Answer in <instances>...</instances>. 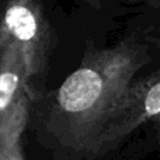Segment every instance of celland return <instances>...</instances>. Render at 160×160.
<instances>
[{
	"mask_svg": "<svg viewBox=\"0 0 160 160\" xmlns=\"http://www.w3.org/2000/svg\"><path fill=\"white\" fill-rule=\"evenodd\" d=\"M150 39L129 35L107 48H90L56 90L37 100L38 128L48 148L68 158L87 159L115 102L149 65Z\"/></svg>",
	"mask_w": 160,
	"mask_h": 160,
	"instance_id": "obj_1",
	"label": "cell"
},
{
	"mask_svg": "<svg viewBox=\"0 0 160 160\" xmlns=\"http://www.w3.org/2000/svg\"><path fill=\"white\" fill-rule=\"evenodd\" d=\"M7 47L21 53L38 98L56 48V34L45 16L42 0H0V49Z\"/></svg>",
	"mask_w": 160,
	"mask_h": 160,
	"instance_id": "obj_2",
	"label": "cell"
},
{
	"mask_svg": "<svg viewBox=\"0 0 160 160\" xmlns=\"http://www.w3.org/2000/svg\"><path fill=\"white\" fill-rule=\"evenodd\" d=\"M160 114V72L139 75L110 111L100 128L87 159L114 152L136 129Z\"/></svg>",
	"mask_w": 160,
	"mask_h": 160,
	"instance_id": "obj_3",
	"label": "cell"
},
{
	"mask_svg": "<svg viewBox=\"0 0 160 160\" xmlns=\"http://www.w3.org/2000/svg\"><path fill=\"white\" fill-rule=\"evenodd\" d=\"M37 96L21 53L13 47L0 49V146L10 149L21 141Z\"/></svg>",
	"mask_w": 160,
	"mask_h": 160,
	"instance_id": "obj_4",
	"label": "cell"
},
{
	"mask_svg": "<svg viewBox=\"0 0 160 160\" xmlns=\"http://www.w3.org/2000/svg\"><path fill=\"white\" fill-rule=\"evenodd\" d=\"M3 160H24V153H22V145L21 141L14 143L10 149L6 152Z\"/></svg>",
	"mask_w": 160,
	"mask_h": 160,
	"instance_id": "obj_5",
	"label": "cell"
},
{
	"mask_svg": "<svg viewBox=\"0 0 160 160\" xmlns=\"http://www.w3.org/2000/svg\"><path fill=\"white\" fill-rule=\"evenodd\" d=\"M150 124H152V128H153V135H155V141H156V145H158L159 150H160V114L158 117L150 119Z\"/></svg>",
	"mask_w": 160,
	"mask_h": 160,
	"instance_id": "obj_6",
	"label": "cell"
},
{
	"mask_svg": "<svg viewBox=\"0 0 160 160\" xmlns=\"http://www.w3.org/2000/svg\"><path fill=\"white\" fill-rule=\"evenodd\" d=\"M136 2H146V3H152V4H160V0H136Z\"/></svg>",
	"mask_w": 160,
	"mask_h": 160,
	"instance_id": "obj_7",
	"label": "cell"
},
{
	"mask_svg": "<svg viewBox=\"0 0 160 160\" xmlns=\"http://www.w3.org/2000/svg\"><path fill=\"white\" fill-rule=\"evenodd\" d=\"M7 150H8V149H7ZM7 150H6V149H3V148L0 146V160H3V159H4V155H6V152H7Z\"/></svg>",
	"mask_w": 160,
	"mask_h": 160,
	"instance_id": "obj_8",
	"label": "cell"
},
{
	"mask_svg": "<svg viewBox=\"0 0 160 160\" xmlns=\"http://www.w3.org/2000/svg\"><path fill=\"white\" fill-rule=\"evenodd\" d=\"M84 2H88V3H91V4H94V3H96L97 0H84Z\"/></svg>",
	"mask_w": 160,
	"mask_h": 160,
	"instance_id": "obj_9",
	"label": "cell"
}]
</instances>
